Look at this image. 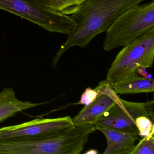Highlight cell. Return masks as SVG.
<instances>
[{"mask_svg": "<svg viewBox=\"0 0 154 154\" xmlns=\"http://www.w3.org/2000/svg\"><path fill=\"white\" fill-rule=\"evenodd\" d=\"M116 102L106 94L98 95L92 103L85 107L72 119L75 124H94L95 122Z\"/></svg>", "mask_w": 154, "mask_h": 154, "instance_id": "ba28073f", "label": "cell"}, {"mask_svg": "<svg viewBox=\"0 0 154 154\" xmlns=\"http://www.w3.org/2000/svg\"><path fill=\"white\" fill-rule=\"evenodd\" d=\"M120 100V103H116L95 122L94 125L110 127L139 136L136 119L140 116L150 118L146 103Z\"/></svg>", "mask_w": 154, "mask_h": 154, "instance_id": "8992f818", "label": "cell"}, {"mask_svg": "<svg viewBox=\"0 0 154 154\" xmlns=\"http://www.w3.org/2000/svg\"><path fill=\"white\" fill-rule=\"evenodd\" d=\"M45 103H35L20 100L16 97V93L12 88H4L0 92V122L16 113Z\"/></svg>", "mask_w": 154, "mask_h": 154, "instance_id": "9c48e42d", "label": "cell"}, {"mask_svg": "<svg viewBox=\"0 0 154 154\" xmlns=\"http://www.w3.org/2000/svg\"><path fill=\"white\" fill-rule=\"evenodd\" d=\"M48 8L61 11L66 15H73L79 11L86 0H47Z\"/></svg>", "mask_w": 154, "mask_h": 154, "instance_id": "8fae6325", "label": "cell"}, {"mask_svg": "<svg viewBox=\"0 0 154 154\" xmlns=\"http://www.w3.org/2000/svg\"><path fill=\"white\" fill-rule=\"evenodd\" d=\"M26 1L39 6L48 8V4L47 0H26Z\"/></svg>", "mask_w": 154, "mask_h": 154, "instance_id": "2e32d148", "label": "cell"}, {"mask_svg": "<svg viewBox=\"0 0 154 154\" xmlns=\"http://www.w3.org/2000/svg\"><path fill=\"white\" fill-rule=\"evenodd\" d=\"M152 76L151 75V74H148L147 75L146 79H152Z\"/></svg>", "mask_w": 154, "mask_h": 154, "instance_id": "d6986e66", "label": "cell"}, {"mask_svg": "<svg viewBox=\"0 0 154 154\" xmlns=\"http://www.w3.org/2000/svg\"><path fill=\"white\" fill-rule=\"evenodd\" d=\"M136 125L141 138L154 136V121L147 116H140L136 120Z\"/></svg>", "mask_w": 154, "mask_h": 154, "instance_id": "7c38bea8", "label": "cell"}, {"mask_svg": "<svg viewBox=\"0 0 154 154\" xmlns=\"http://www.w3.org/2000/svg\"><path fill=\"white\" fill-rule=\"evenodd\" d=\"M154 60V27L124 47L116 56L107 73L106 80L114 83L138 75L140 67H152Z\"/></svg>", "mask_w": 154, "mask_h": 154, "instance_id": "3957f363", "label": "cell"}, {"mask_svg": "<svg viewBox=\"0 0 154 154\" xmlns=\"http://www.w3.org/2000/svg\"><path fill=\"white\" fill-rule=\"evenodd\" d=\"M85 154H98V152L97 150L94 149H90L86 152H85Z\"/></svg>", "mask_w": 154, "mask_h": 154, "instance_id": "ac0fdd59", "label": "cell"}, {"mask_svg": "<svg viewBox=\"0 0 154 154\" xmlns=\"http://www.w3.org/2000/svg\"><path fill=\"white\" fill-rule=\"evenodd\" d=\"M137 72L138 73L142 75V77L146 78L148 74L146 68L143 67H139L137 70Z\"/></svg>", "mask_w": 154, "mask_h": 154, "instance_id": "e0dca14e", "label": "cell"}, {"mask_svg": "<svg viewBox=\"0 0 154 154\" xmlns=\"http://www.w3.org/2000/svg\"><path fill=\"white\" fill-rule=\"evenodd\" d=\"M0 9L13 13L51 32L67 35L75 26L71 17L63 12L26 0H0Z\"/></svg>", "mask_w": 154, "mask_h": 154, "instance_id": "277c9868", "label": "cell"}, {"mask_svg": "<svg viewBox=\"0 0 154 154\" xmlns=\"http://www.w3.org/2000/svg\"><path fill=\"white\" fill-rule=\"evenodd\" d=\"M134 147L131 154H154V137H145Z\"/></svg>", "mask_w": 154, "mask_h": 154, "instance_id": "4fadbf2b", "label": "cell"}, {"mask_svg": "<svg viewBox=\"0 0 154 154\" xmlns=\"http://www.w3.org/2000/svg\"><path fill=\"white\" fill-rule=\"evenodd\" d=\"M154 27V1L134 6L120 15L106 32L103 49L109 52L131 43Z\"/></svg>", "mask_w": 154, "mask_h": 154, "instance_id": "7a4b0ae2", "label": "cell"}, {"mask_svg": "<svg viewBox=\"0 0 154 154\" xmlns=\"http://www.w3.org/2000/svg\"><path fill=\"white\" fill-rule=\"evenodd\" d=\"M146 105L150 119L154 121V100L147 102Z\"/></svg>", "mask_w": 154, "mask_h": 154, "instance_id": "9a60e30c", "label": "cell"}, {"mask_svg": "<svg viewBox=\"0 0 154 154\" xmlns=\"http://www.w3.org/2000/svg\"><path fill=\"white\" fill-rule=\"evenodd\" d=\"M112 89L115 93L120 94H135L149 93L154 91V80L135 75L121 79L112 83Z\"/></svg>", "mask_w": 154, "mask_h": 154, "instance_id": "30bf717a", "label": "cell"}, {"mask_svg": "<svg viewBox=\"0 0 154 154\" xmlns=\"http://www.w3.org/2000/svg\"><path fill=\"white\" fill-rule=\"evenodd\" d=\"M105 136L107 146L103 154H131L138 136L113 128L95 125Z\"/></svg>", "mask_w": 154, "mask_h": 154, "instance_id": "52a82bcc", "label": "cell"}, {"mask_svg": "<svg viewBox=\"0 0 154 154\" xmlns=\"http://www.w3.org/2000/svg\"><path fill=\"white\" fill-rule=\"evenodd\" d=\"M73 125L70 116L37 119L18 125L0 128V140H15L39 137H56Z\"/></svg>", "mask_w": 154, "mask_h": 154, "instance_id": "5b68a950", "label": "cell"}, {"mask_svg": "<svg viewBox=\"0 0 154 154\" xmlns=\"http://www.w3.org/2000/svg\"><path fill=\"white\" fill-rule=\"evenodd\" d=\"M98 94L94 89L86 88L81 96L78 104L87 106L92 103L98 96Z\"/></svg>", "mask_w": 154, "mask_h": 154, "instance_id": "5bb4252c", "label": "cell"}, {"mask_svg": "<svg viewBox=\"0 0 154 154\" xmlns=\"http://www.w3.org/2000/svg\"><path fill=\"white\" fill-rule=\"evenodd\" d=\"M145 0H86L71 18L74 28L53 59L56 67L63 54L73 47L84 48L99 34L106 32L122 13Z\"/></svg>", "mask_w": 154, "mask_h": 154, "instance_id": "6da1fadb", "label": "cell"}]
</instances>
